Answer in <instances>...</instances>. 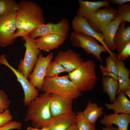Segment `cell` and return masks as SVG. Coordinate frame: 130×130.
Wrapping results in <instances>:
<instances>
[{
    "mask_svg": "<svg viewBox=\"0 0 130 130\" xmlns=\"http://www.w3.org/2000/svg\"><path fill=\"white\" fill-rule=\"evenodd\" d=\"M16 19L17 38H22L37 28L45 24V20L42 8L37 3L30 0H24L19 4Z\"/></svg>",
    "mask_w": 130,
    "mask_h": 130,
    "instance_id": "cell-1",
    "label": "cell"
},
{
    "mask_svg": "<svg viewBox=\"0 0 130 130\" xmlns=\"http://www.w3.org/2000/svg\"><path fill=\"white\" fill-rule=\"evenodd\" d=\"M50 94L44 92L39 96L27 106L24 119L30 121L33 127L41 129L46 127L52 117L50 109Z\"/></svg>",
    "mask_w": 130,
    "mask_h": 130,
    "instance_id": "cell-2",
    "label": "cell"
},
{
    "mask_svg": "<svg viewBox=\"0 0 130 130\" xmlns=\"http://www.w3.org/2000/svg\"><path fill=\"white\" fill-rule=\"evenodd\" d=\"M41 90L73 100L81 95L77 86L69 79L67 75L52 77H45Z\"/></svg>",
    "mask_w": 130,
    "mask_h": 130,
    "instance_id": "cell-3",
    "label": "cell"
},
{
    "mask_svg": "<svg viewBox=\"0 0 130 130\" xmlns=\"http://www.w3.org/2000/svg\"><path fill=\"white\" fill-rule=\"evenodd\" d=\"M96 68L93 61L88 60L84 61L68 75L81 92L91 91L95 87L97 80Z\"/></svg>",
    "mask_w": 130,
    "mask_h": 130,
    "instance_id": "cell-4",
    "label": "cell"
},
{
    "mask_svg": "<svg viewBox=\"0 0 130 130\" xmlns=\"http://www.w3.org/2000/svg\"><path fill=\"white\" fill-rule=\"evenodd\" d=\"M70 40L73 46L82 48L86 53L92 54L103 63L101 54L104 52H108L104 46L98 44V41L95 39L73 31L71 34Z\"/></svg>",
    "mask_w": 130,
    "mask_h": 130,
    "instance_id": "cell-5",
    "label": "cell"
},
{
    "mask_svg": "<svg viewBox=\"0 0 130 130\" xmlns=\"http://www.w3.org/2000/svg\"><path fill=\"white\" fill-rule=\"evenodd\" d=\"M22 39L25 41L24 46L25 52L23 59L20 60L18 68V70L28 78L33 69L41 52L36 46L35 39L29 35Z\"/></svg>",
    "mask_w": 130,
    "mask_h": 130,
    "instance_id": "cell-6",
    "label": "cell"
},
{
    "mask_svg": "<svg viewBox=\"0 0 130 130\" xmlns=\"http://www.w3.org/2000/svg\"><path fill=\"white\" fill-rule=\"evenodd\" d=\"M17 12L0 16V46L6 47L12 44L17 38L16 19Z\"/></svg>",
    "mask_w": 130,
    "mask_h": 130,
    "instance_id": "cell-7",
    "label": "cell"
},
{
    "mask_svg": "<svg viewBox=\"0 0 130 130\" xmlns=\"http://www.w3.org/2000/svg\"><path fill=\"white\" fill-rule=\"evenodd\" d=\"M6 57L4 54L0 55V64L5 65L8 67L16 76L17 81L21 84L23 91L24 104L27 106L32 101L39 96V90L32 84L28 78L18 70L10 65Z\"/></svg>",
    "mask_w": 130,
    "mask_h": 130,
    "instance_id": "cell-8",
    "label": "cell"
},
{
    "mask_svg": "<svg viewBox=\"0 0 130 130\" xmlns=\"http://www.w3.org/2000/svg\"><path fill=\"white\" fill-rule=\"evenodd\" d=\"M117 12V9L109 5L92 13L86 19L95 31L101 33L103 28L116 18Z\"/></svg>",
    "mask_w": 130,
    "mask_h": 130,
    "instance_id": "cell-9",
    "label": "cell"
},
{
    "mask_svg": "<svg viewBox=\"0 0 130 130\" xmlns=\"http://www.w3.org/2000/svg\"><path fill=\"white\" fill-rule=\"evenodd\" d=\"M70 30L68 20L63 18L57 23L51 22L43 25L30 33L29 35L31 38L35 39L44 35L54 34L67 39L69 34Z\"/></svg>",
    "mask_w": 130,
    "mask_h": 130,
    "instance_id": "cell-10",
    "label": "cell"
},
{
    "mask_svg": "<svg viewBox=\"0 0 130 130\" xmlns=\"http://www.w3.org/2000/svg\"><path fill=\"white\" fill-rule=\"evenodd\" d=\"M54 55L52 52H50L46 56L41 52L39 55L32 71L28 78L30 83L39 90H41L46 69Z\"/></svg>",
    "mask_w": 130,
    "mask_h": 130,
    "instance_id": "cell-11",
    "label": "cell"
},
{
    "mask_svg": "<svg viewBox=\"0 0 130 130\" xmlns=\"http://www.w3.org/2000/svg\"><path fill=\"white\" fill-rule=\"evenodd\" d=\"M54 60L61 65L68 73L76 69L84 61L80 54L71 49L59 51Z\"/></svg>",
    "mask_w": 130,
    "mask_h": 130,
    "instance_id": "cell-12",
    "label": "cell"
},
{
    "mask_svg": "<svg viewBox=\"0 0 130 130\" xmlns=\"http://www.w3.org/2000/svg\"><path fill=\"white\" fill-rule=\"evenodd\" d=\"M50 109L52 117L73 111L72 106L73 99L52 93L50 94Z\"/></svg>",
    "mask_w": 130,
    "mask_h": 130,
    "instance_id": "cell-13",
    "label": "cell"
},
{
    "mask_svg": "<svg viewBox=\"0 0 130 130\" xmlns=\"http://www.w3.org/2000/svg\"><path fill=\"white\" fill-rule=\"evenodd\" d=\"M72 25L73 31L95 38L105 47L109 54L111 53L112 52L105 45L102 33L95 31L90 26L86 19L76 15L73 19Z\"/></svg>",
    "mask_w": 130,
    "mask_h": 130,
    "instance_id": "cell-14",
    "label": "cell"
},
{
    "mask_svg": "<svg viewBox=\"0 0 130 130\" xmlns=\"http://www.w3.org/2000/svg\"><path fill=\"white\" fill-rule=\"evenodd\" d=\"M66 39L60 35L51 34L40 36L35 41L37 47L40 51L49 52L58 49Z\"/></svg>",
    "mask_w": 130,
    "mask_h": 130,
    "instance_id": "cell-15",
    "label": "cell"
},
{
    "mask_svg": "<svg viewBox=\"0 0 130 130\" xmlns=\"http://www.w3.org/2000/svg\"><path fill=\"white\" fill-rule=\"evenodd\" d=\"M76 113L73 111L66 114L52 117L46 126L48 130H66L76 122Z\"/></svg>",
    "mask_w": 130,
    "mask_h": 130,
    "instance_id": "cell-16",
    "label": "cell"
},
{
    "mask_svg": "<svg viewBox=\"0 0 130 130\" xmlns=\"http://www.w3.org/2000/svg\"><path fill=\"white\" fill-rule=\"evenodd\" d=\"M110 55L115 62L118 71L119 87L116 92L117 95L130 86V70L125 66L123 61L118 58L116 53L112 52Z\"/></svg>",
    "mask_w": 130,
    "mask_h": 130,
    "instance_id": "cell-17",
    "label": "cell"
},
{
    "mask_svg": "<svg viewBox=\"0 0 130 130\" xmlns=\"http://www.w3.org/2000/svg\"><path fill=\"white\" fill-rule=\"evenodd\" d=\"M100 123L106 126L117 125L119 130H128L130 123V114L114 113L110 114H105L100 121Z\"/></svg>",
    "mask_w": 130,
    "mask_h": 130,
    "instance_id": "cell-18",
    "label": "cell"
},
{
    "mask_svg": "<svg viewBox=\"0 0 130 130\" xmlns=\"http://www.w3.org/2000/svg\"><path fill=\"white\" fill-rule=\"evenodd\" d=\"M122 21L116 18L104 26L102 30L101 33L104 43L111 51L116 50L114 42V39Z\"/></svg>",
    "mask_w": 130,
    "mask_h": 130,
    "instance_id": "cell-19",
    "label": "cell"
},
{
    "mask_svg": "<svg viewBox=\"0 0 130 130\" xmlns=\"http://www.w3.org/2000/svg\"><path fill=\"white\" fill-rule=\"evenodd\" d=\"M79 7L76 12V15L86 19L90 15L100 9L101 7L109 5L108 0L91 1L78 0Z\"/></svg>",
    "mask_w": 130,
    "mask_h": 130,
    "instance_id": "cell-20",
    "label": "cell"
},
{
    "mask_svg": "<svg viewBox=\"0 0 130 130\" xmlns=\"http://www.w3.org/2000/svg\"><path fill=\"white\" fill-rule=\"evenodd\" d=\"M127 22L122 21L116 32L114 42L117 53L130 42V25L126 26Z\"/></svg>",
    "mask_w": 130,
    "mask_h": 130,
    "instance_id": "cell-21",
    "label": "cell"
},
{
    "mask_svg": "<svg viewBox=\"0 0 130 130\" xmlns=\"http://www.w3.org/2000/svg\"><path fill=\"white\" fill-rule=\"evenodd\" d=\"M112 104L105 103V105L108 110H113L114 113L130 114V101L122 91Z\"/></svg>",
    "mask_w": 130,
    "mask_h": 130,
    "instance_id": "cell-22",
    "label": "cell"
},
{
    "mask_svg": "<svg viewBox=\"0 0 130 130\" xmlns=\"http://www.w3.org/2000/svg\"><path fill=\"white\" fill-rule=\"evenodd\" d=\"M104 109L103 107H99L96 103L89 101L82 112L85 119L91 124L95 125L99 117L104 114Z\"/></svg>",
    "mask_w": 130,
    "mask_h": 130,
    "instance_id": "cell-23",
    "label": "cell"
},
{
    "mask_svg": "<svg viewBox=\"0 0 130 130\" xmlns=\"http://www.w3.org/2000/svg\"><path fill=\"white\" fill-rule=\"evenodd\" d=\"M102 84L103 92L107 93L110 102L113 103L116 99V92L119 87L118 81L111 77H104L102 79Z\"/></svg>",
    "mask_w": 130,
    "mask_h": 130,
    "instance_id": "cell-24",
    "label": "cell"
},
{
    "mask_svg": "<svg viewBox=\"0 0 130 130\" xmlns=\"http://www.w3.org/2000/svg\"><path fill=\"white\" fill-rule=\"evenodd\" d=\"M106 65H102L99 66V68L104 77L111 78L118 81V73L116 64L111 57L109 56L105 59Z\"/></svg>",
    "mask_w": 130,
    "mask_h": 130,
    "instance_id": "cell-25",
    "label": "cell"
},
{
    "mask_svg": "<svg viewBox=\"0 0 130 130\" xmlns=\"http://www.w3.org/2000/svg\"><path fill=\"white\" fill-rule=\"evenodd\" d=\"M19 4L14 0H0V16L16 12Z\"/></svg>",
    "mask_w": 130,
    "mask_h": 130,
    "instance_id": "cell-26",
    "label": "cell"
},
{
    "mask_svg": "<svg viewBox=\"0 0 130 130\" xmlns=\"http://www.w3.org/2000/svg\"><path fill=\"white\" fill-rule=\"evenodd\" d=\"M76 123L78 130H95V125L90 123L85 118L82 111L76 113Z\"/></svg>",
    "mask_w": 130,
    "mask_h": 130,
    "instance_id": "cell-27",
    "label": "cell"
},
{
    "mask_svg": "<svg viewBox=\"0 0 130 130\" xmlns=\"http://www.w3.org/2000/svg\"><path fill=\"white\" fill-rule=\"evenodd\" d=\"M67 72L65 69L60 64L54 61H51L46 69L45 77H52L58 76L60 73Z\"/></svg>",
    "mask_w": 130,
    "mask_h": 130,
    "instance_id": "cell-28",
    "label": "cell"
},
{
    "mask_svg": "<svg viewBox=\"0 0 130 130\" xmlns=\"http://www.w3.org/2000/svg\"><path fill=\"white\" fill-rule=\"evenodd\" d=\"M116 18L122 21L130 22V4L119 5Z\"/></svg>",
    "mask_w": 130,
    "mask_h": 130,
    "instance_id": "cell-29",
    "label": "cell"
},
{
    "mask_svg": "<svg viewBox=\"0 0 130 130\" xmlns=\"http://www.w3.org/2000/svg\"><path fill=\"white\" fill-rule=\"evenodd\" d=\"M10 104V100L7 94L3 90L0 89V113L8 109Z\"/></svg>",
    "mask_w": 130,
    "mask_h": 130,
    "instance_id": "cell-30",
    "label": "cell"
},
{
    "mask_svg": "<svg viewBox=\"0 0 130 130\" xmlns=\"http://www.w3.org/2000/svg\"><path fill=\"white\" fill-rule=\"evenodd\" d=\"M13 117L10 110L8 109L5 110L0 113V127L6 124L12 120Z\"/></svg>",
    "mask_w": 130,
    "mask_h": 130,
    "instance_id": "cell-31",
    "label": "cell"
},
{
    "mask_svg": "<svg viewBox=\"0 0 130 130\" xmlns=\"http://www.w3.org/2000/svg\"><path fill=\"white\" fill-rule=\"evenodd\" d=\"M22 126V124L21 122L12 120L5 125L0 127V130H20Z\"/></svg>",
    "mask_w": 130,
    "mask_h": 130,
    "instance_id": "cell-32",
    "label": "cell"
},
{
    "mask_svg": "<svg viewBox=\"0 0 130 130\" xmlns=\"http://www.w3.org/2000/svg\"><path fill=\"white\" fill-rule=\"evenodd\" d=\"M117 55L118 58L123 61L129 57L130 56V42Z\"/></svg>",
    "mask_w": 130,
    "mask_h": 130,
    "instance_id": "cell-33",
    "label": "cell"
},
{
    "mask_svg": "<svg viewBox=\"0 0 130 130\" xmlns=\"http://www.w3.org/2000/svg\"><path fill=\"white\" fill-rule=\"evenodd\" d=\"M110 1L113 4H117L119 5L124 4L130 1V0H110Z\"/></svg>",
    "mask_w": 130,
    "mask_h": 130,
    "instance_id": "cell-34",
    "label": "cell"
},
{
    "mask_svg": "<svg viewBox=\"0 0 130 130\" xmlns=\"http://www.w3.org/2000/svg\"><path fill=\"white\" fill-rule=\"evenodd\" d=\"M102 130H119L118 128L115 127L113 125L106 126L104 128H102ZM95 130H96L95 129Z\"/></svg>",
    "mask_w": 130,
    "mask_h": 130,
    "instance_id": "cell-35",
    "label": "cell"
},
{
    "mask_svg": "<svg viewBox=\"0 0 130 130\" xmlns=\"http://www.w3.org/2000/svg\"><path fill=\"white\" fill-rule=\"evenodd\" d=\"M122 92L130 98V86L125 89Z\"/></svg>",
    "mask_w": 130,
    "mask_h": 130,
    "instance_id": "cell-36",
    "label": "cell"
},
{
    "mask_svg": "<svg viewBox=\"0 0 130 130\" xmlns=\"http://www.w3.org/2000/svg\"><path fill=\"white\" fill-rule=\"evenodd\" d=\"M66 130H78L76 122L72 125Z\"/></svg>",
    "mask_w": 130,
    "mask_h": 130,
    "instance_id": "cell-37",
    "label": "cell"
},
{
    "mask_svg": "<svg viewBox=\"0 0 130 130\" xmlns=\"http://www.w3.org/2000/svg\"><path fill=\"white\" fill-rule=\"evenodd\" d=\"M26 130H41V129H39L33 127H28Z\"/></svg>",
    "mask_w": 130,
    "mask_h": 130,
    "instance_id": "cell-38",
    "label": "cell"
},
{
    "mask_svg": "<svg viewBox=\"0 0 130 130\" xmlns=\"http://www.w3.org/2000/svg\"><path fill=\"white\" fill-rule=\"evenodd\" d=\"M48 128L47 127H44L41 129V130H48Z\"/></svg>",
    "mask_w": 130,
    "mask_h": 130,
    "instance_id": "cell-39",
    "label": "cell"
}]
</instances>
